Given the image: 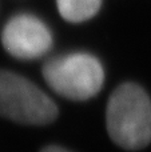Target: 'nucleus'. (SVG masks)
Listing matches in <instances>:
<instances>
[{
	"instance_id": "nucleus-1",
	"label": "nucleus",
	"mask_w": 151,
	"mask_h": 152,
	"mask_svg": "<svg viewBox=\"0 0 151 152\" xmlns=\"http://www.w3.org/2000/svg\"><path fill=\"white\" fill-rule=\"evenodd\" d=\"M106 126L111 140L126 151H138L151 143V100L134 83L119 86L108 100Z\"/></svg>"
},
{
	"instance_id": "nucleus-2",
	"label": "nucleus",
	"mask_w": 151,
	"mask_h": 152,
	"mask_svg": "<svg viewBox=\"0 0 151 152\" xmlns=\"http://www.w3.org/2000/svg\"><path fill=\"white\" fill-rule=\"evenodd\" d=\"M0 116L27 126H45L58 118V107L28 79L0 69Z\"/></svg>"
},
{
	"instance_id": "nucleus-3",
	"label": "nucleus",
	"mask_w": 151,
	"mask_h": 152,
	"mask_svg": "<svg viewBox=\"0 0 151 152\" xmlns=\"http://www.w3.org/2000/svg\"><path fill=\"white\" fill-rule=\"evenodd\" d=\"M43 76L60 96L71 100H87L100 91L104 72L100 63L87 53H71L45 63Z\"/></svg>"
},
{
	"instance_id": "nucleus-4",
	"label": "nucleus",
	"mask_w": 151,
	"mask_h": 152,
	"mask_svg": "<svg viewBox=\"0 0 151 152\" xmlns=\"http://www.w3.org/2000/svg\"><path fill=\"white\" fill-rule=\"evenodd\" d=\"M1 43L18 59H36L43 56L52 45L50 29L32 15L13 16L1 34Z\"/></svg>"
},
{
	"instance_id": "nucleus-5",
	"label": "nucleus",
	"mask_w": 151,
	"mask_h": 152,
	"mask_svg": "<svg viewBox=\"0 0 151 152\" xmlns=\"http://www.w3.org/2000/svg\"><path fill=\"white\" fill-rule=\"evenodd\" d=\"M58 10L66 20L82 23L99 11L102 0H56Z\"/></svg>"
},
{
	"instance_id": "nucleus-6",
	"label": "nucleus",
	"mask_w": 151,
	"mask_h": 152,
	"mask_svg": "<svg viewBox=\"0 0 151 152\" xmlns=\"http://www.w3.org/2000/svg\"><path fill=\"white\" fill-rule=\"evenodd\" d=\"M40 152H71V151L66 150V148H63V147H59V145H47V147H44Z\"/></svg>"
}]
</instances>
